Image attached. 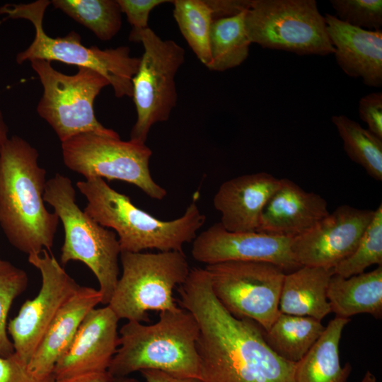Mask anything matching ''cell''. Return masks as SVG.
I'll use <instances>...</instances> for the list:
<instances>
[{
	"label": "cell",
	"instance_id": "cell-34",
	"mask_svg": "<svg viewBox=\"0 0 382 382\" xmlns=\"http://www.w3.org/2000/svg\"><path fill=\"white\" fill-rule=\"evenodd\" d=\"M54 376L41 378L33 374L27 365L21 363L13 354L8 357H0V382H54Z\"/></svg>",
	"mask_w": 382,
	"mask_h": 382
},
{
	"label": "cell",
	"instance_id": "cell-3",
	"mask_svg": "<svg viewBox=\"0 0 382 382\" xmlns=\"http://www.w3.org/2000/svg\"><path fill=\"white\" fill-rule=\"evenodd\" d=\"M76 186L87 199L84 212L116 232L121 252L183 251V245L196 238L206 220L197 205L198 192L180 217L163 221L136 207L128 196L110 187L103 178L79 181Z\"/></svg>",
	"mask_w": 382,
	"mask_h": 382
},
{
	"label": "cell",
	"instance_id": "cell-26",
	"mask_svg": "<svg viewBox=\"0 0 382 382\" xmlns=\"http://www.w3.org/2000/svg\"><path fill=\"white\" fill-rule=\"evenodd\" d=\"M332 122L349 158L362 166L372 178L381 181L382 139L345 115H334Z\"/></svg>",
	"mask_w": 382,
	"mask_h": 382
},
{
	"label": "cell",
	"instance_id": "cell-11",
	"mask_svg": "<svg viewBox=\"0 0 382 382\" xmlns=\"http://www.w3.org/2000/svg\"><path fill=\"white\" fill-rule=\"evenodd\" d=\"M62 149L65 166L86 180L125 181L155 199H163L167 195L151 177L149 164L152 151L146 144L83 133L62 142Z\"/></svg>",
	"mask_w": 382,
	"mask_h": 382
},
{
	"label": "cell",
	"instance_id": "cell-38",
	"mask_svg": "<svg viewBox=\"0 0 382 382\" xmlns=\"http://www.w3.org/2000/svg\"><path fill=\"white\" fill-rule=\"evenodd\" d=\"M8 129L4 120L2 112L0 110V150L8 139Z\"/></svg>",
	"mask_w": 382,
	"mask_h": 382
},
{
	"label": "cell",
	"instance_id": "cell-15",
	"mask_svg": "<svg viewBox=\"0 0 382 382\" xmlns=\"http://www.w3.org/2000/svg\"><path fill=\"white\" fill-rule=\"evenodd\" d=\"M290 238L262 232H231L215 223L193 240V258L206 265L228 261L265 262L286 272L301 266L294 260Z\"/></svg>",
	"mask_w": 382,
	"mask_h": 382
},
{
	"label": "cell",
	"instance_id": "cell-22",
	"mask_svg": "<svg viewBox=\"0 0 382 382\" xmlns=\"http://www.w3.org/2000/svg\"><path fill=\"white\" fill-rule=\"evenodd\" d=\"M327 297L335 317L349 319L354 315L368 313L382 316V265L375 270L345 278L333 274Z\"/></svg>",
	"mask_w": 382,
	"mask_h": 382
},
{
	"label": "cell",
	"instance_id": "cell-1",
	"mask_svg": "<svg viewBox=\"0 0 382 382\" xmlns=\"http://www.w3.org/2000/svg\"><path fill=\"white\" fill-rule=\"evenodd\" d=\"M177 291L178 306L198 324L202 382H294L296 363L272 350L258 324L232 316L222 306L205 269L190 270Z\"/></svg>",
	"mask_w": 382,
	"mask_h": 382
},
{
	"label": "cell",
	"instance_id": "cell-8",
	"mask_svg": "<svg viewBox=\"0 0 382 382\" xmlns=\"http://www.w3.org/2000/svg\"><path fill=\"white\" fill-rule=\"evenodd\" d=\"M30 63L43 86L37 112L61 142L83 133L120 137L116 132L103 126L94 112L95 98L110 85L103 76L84 67H79L74 75H66L54 69L50 62L35 59Z\"/></svg>",
	"mask_w": 382,
	"mask_h": 382
},
{
	"label": "cell",
	"instance_id": "cell-7",
	"mask_svg": "<svg viewBox=\"0 0 382 382\" xmlns=\"http://www.w3.org/2000/svg\"><path fill=\"white\" fill-rule=\"evenodd\" d=\"M120 257L122 273L107 305L119 319L149 322V311L180 308L174 290L190 270L183 251L121 252Z\"/></svg>",
	"mask_w": 382,
	"mask_h": 382
},
{
	"label": "cell",
	"instance_id": "cell-31",
	"mask_svg": "<svg viewBox=\"0 0 382 382\" xmlns=\"http://www.w3.org/2000/svg\"><path fill=\"white\" fill-rule=\"evenodd\" d=\"M336 17L350 25L381 30V0H330Z\"/></svg>",
	"mask_w": 382,
	"mask_h": 382
},
{
	"label": "cell",
	"instance_id": "cell-32",
	"mask_svg": "<svg viewBox=\"0 0 382 382\" xmlns=\"http://www.w3.org/2000/svg\"><path fill=\"white\" fill-rule=\"evenodd\" d=\"M122 13L132 26L129 40L134 42L138 34L149 28V16L156 6L171 1L166 0H117Z\"/></svg>",
	"mask_w": 382,
	"mask_h": 382
},
{
	"label": "cell",
	"instance_id": "cell-30",
	"mask_svg": "<svg viewBox=\"0 0 382 382\" xmlns=\"http://www.w3.org/2000/svg\"><path fill=\"white\" fill-rule=\"evenodd\" d=\"M26 272L10 262H0V357H8L14 353L11 340L8 337L7 316L16 297L27 288Z\"/></svg>",
	"mask_w": 382,
	"mask_h": 382
},
{
	"label": "cell",
	"instance_id": "cell-13",
	"mask_svg": "<svg viewBox=\"0 0 382 382\" xmlns=\"http://www.w3.org/2000/svg\"><path fill=\"white\" fill-rule=\"evenodd\" d=\"M28 262L40 272L39 293L27 300L7 324L15 357L28 365L65 303L80 287L56 258L43 250L28 255Z\"/></svg>",
	"mask_w": 382,
	"mask_h": 382
},
{
	"label": "cell",
	"instance_id": "cell-14",
	"mask_svg": "<svg viewBox=\"0 0 382 382\" xmlns=\"http://www.w3.org/2000/svg\"><path fill=\"white\" fill-rule=\"evenodd\" d=\"M374 210L341 205L306 233L291 241L294 260L301 267L333 269L355 250Z\"/></svg>",
	"mask_w": 382,
	"mask_h": 382
},
{
	"label": "cell",
	"instance_id": "cell-19",
	"mask_svg": "<svg viewBox=\"0 0 382 382\" xmlns=\"http://www.w3.org/2000/svg\"><path fill=\"white\" fill-rule=\"evenodd\" d=\"M327 31L339 66L369 86L382 85V31L367 30L325 13Z\"/></svg>",
	"mask_w": 382,
	"mask_h": 382
},
{
	"label": "cell",
	"instance_id": "cell-29",
	"mask_svg": "<svg viewBox=\"0 0 382 382\" xmlns=\"http://www.w3.org/2000/svg\"><path fill=\"white\" fill-rule=\"evenodd\" d=\"M373 265H382V205L374 210L355 250L333 269V274L345 278L364 272Z\"/></svg>",
	"mask_w": 382,
	"mask_h": 382
},
{
	"label": "cell",
	"instance_id": "cell-18",
	"mask_svg": "<svg viewBox=\"0 0 382 382\" xmlns=\"http://www.w3.org/2000/svg\"><path fill=\"white\" fill-rule=\"evenodd\" d=\"M279 183L280 179L265 172L223 183L213 199L214 208L221 214L222 226L231 232L257 231L262 212Z\"/></svg>",
	"mask_w": 382,
	"mask_h": 382
},
{
	"label": "cell",
	"instance_id": "cell-33",
	"mask_svg": "<svg viewBox=\"0 0 382 382\" xmlns=\"http://www.w3.org/2000/svg\"><path fill=\"white\" fill-rule=\"evenodd\" d=\"M359 114L368 125V130L382 139V93L374 92L362 97Z\"/></svg>",
	"mask_w": 382,
	"mask_h": 382
},
{
	"label": "cell",
	"instance_id": "cell-39",
	"mask_svg": "<svg viewBox=\"0 0 382 382\" xmlns=\"http://www.w3.org/2000/svg\"><path fill=\"white\" fill-rule=\"evenodd\" d=\"M360 382H377L375 375L370 371H366Z\"/></svg>",
	"mask_w": 382,
	"mask_h": 382
},
{
	"label": "cell",
	"instance_id": "cell-24",
	"mask_svg": "<svg viewBox=\"0 0 382 382\" xmlns=\"http://www.w3.org/2000/svg\"><path fill=\"white\" fill-rule=\"evenodd\" d=\"M321 321L311 317L279 313L270 329L264 331L267 343L279 357L296 363L323 334Z\"/></svg>",
	"mask_w": 382,
	"mask_h": 382
},
{
	"label": "cell",
	"instance_id": "cell-5",
	"mask_svg": "<svg viewBox=\"0 0 382 382\" xmlns=\"http://www.w3.org/2000/svg\"><path fill=\"white\" fill-rule=\"evenodd\" d=\"M44 200L53 207L64 227L62 265L84 263L98 279L101 303L108 305L119 279L121 250L117 234L79 208L75 189L66 176L57 173L46 182Z\"/></svg>",
	"mask_w": 382,
	"mask_h": 382
},
{
	"label": "cell",
	"instance_id": "cell-40",
	"mask_svg": "<svg viewBox=\"0 0 382 382\" xmlns=\"http://www.w3.org/2000/svg\"><path fill=\"white\" fill-rule=\"evenodd\" d=\"M112 382H139V381L127 376L113 377Z\"/></svg>",
	"mask_w": 382,
	"mask_h": 382
},
{
	"label": "cell",
	"instance_id": "cell-41",
	"mask_svg": "<svg viewBox=\"0 0 382 382\" xmlns=\"http://www.w3.org/2000/svg\"><path fill=\"white\" fill-rule=\"evenodd\" d=\"M1 261H2V259H1V257H0V262H1Z\"/></svg>",
	"mask_w": 382,
	"mask_h": 382
},
{
	"label": "cell",
	"instance_id": "cell-37",
	"mask_svg": "<svg viewBox=\"0 0 382 382\" xmlns=\"http://www.w3.org/2000/svg\"><path fill=\"white\" fill-rule=\"evenodd\" d=\"M113 376L108 371L78 374L56 379L54 382H112Z\"/></svg>",
	"mask_w": 382,
	"mask_h": 382
},
{
	"label": "cell",
	"instance_id": "cell-17",
	"mask_svg": "<svg viewBox=\"0 0 382 382\" xmlns=\"http://www.w3.org/2000/svg\"><path fill=\"white\" fill-rule=\"evenodd\" d=\"M329 213L328 203L320 195L282 178L262 212L257 232L292 239L310 230Z\"/></svg>",
	"mask_w": 382,
	"mask_h": 382
},
{
	"label": "cell",
	"instance_id": "cell-35",
	"mask_svg": "<svg viewBox=\"0 0 382 382\" xmlns=\"http://www.w3.org/2000/svg\"><path fill=\"white\" fill-rule=\"evenodd\" d=\"M210 7L214 21L234 16L248 10L252 0H206Z\"/></svg>",
	"mask_w": 382,
	"mask_h": 382
},
{
	"label": "cell",
	"instance_id": "cell-6",
	"mask_svg": "<svg viewBox=\"0 0 382 382\" xmlns=\"http://www.w3.org/2000/svg\"><path fill=\"white\" fill-rule=\"evenodd\" d=\"M50 4L47 0H37L29 4H6L0 7V14L6 15L5 19L24 18L35 28V38L25 50L17 54V63L35 59L54 60L88 68L109 81L117 98L132 97V81L137 72L140 58L132 57L126 46L105 50L85 47L81 42L80 35L74 30L64 37L54 38L47 35L42 20Z\"/></svg>",
	"mask_w": 382,
	"mask_h": 382
},
{
	"label": "cell",
	"instance_id": "cell-16",
	"mask_svg": "<svg viewBox=\"0 0 382 382\" xmlns=\"http://www.w3.org/2000/svg\"><path fill=\"white\" fill-rule=\"evenodd\" d=\"M119 320L108 306L91 310L57 360L53 371L55 380L108 371L119 346Z\"/></svg>",
	"mask_w": 382,
	"mask_h": 382
},
{
	"label": "cell",
	"instance_id": "cell-9",
	"mask_svg": "<svg viewBox=\"0 0 382 382\" xmlns=\"http://www.w3.org/2000/svg\"><path fill=\"white\" fill-rule=\"evenodd\" d=\"M244 23L250 42L263 48L299 55L335 52L315 0H252Z\"/></svg>",
	"mask_w": 382,
	"mask_h": 382
},
{
	"label": "cell",
	"instance_id": "cell-20",
	"mask_svg": "<svg viewBox=\"0 0 382 382\" xmlns=\"http://www.w3.org/2000/svg\"><path fill=\"white\" fill-rule=\"evenodd\" d=\"M101 300L98 289L80 286L62 306L28 364L33 374L41 378L54 376L57 360L73 340L86 315L101 303Z\"/></svg>",
	"mask_w": 382,
	"mask_h": 382
},
{
	"label": "cell",
	"instance_id": "cell-4",
	"mask_svg": "<svg viewBox=\"0 0 382 382\" xmlns=\"http://www.w3.org/2000/svg\"><path fill=\"white\" fill-rule=\"evenodd\" d=\"M198 335L195 318L182 308L159 312L158 320L151 325L128 321L120 329V347L108 371L122 377L137 371L158 370L199 378Z\"/></svg>",
	"mask_w": 382,
	"mask_h": 382
},
{
	"label": "cell",
	"instance_id": "cell-27",
	"mask_svg": "<svg viewBox=\"0 0 382 382\" xmlns=\"http://www.w3.org/2000/svg\"><path fill=\"white\" fill-rule=\"evenodd\" d=\"M51 4L102 40L112 39L122 25V11L117 0H53Z\"/></svg>",
	"mask_w": 382,
	"mask_h": 382
},
{
	"label": "cell",
	"instance_id": "cell-36",
	"mask_svg": "<svg viewBox=\"0 0 382 382\" xmlns=\"http://www.w3.org/2000/svg\"><path fill=\"white\" fill-rule=\"evenodd\" d=\"M140 372L146 382H202L196 377L179 376L158 370H143Z\"/></svg>",
	"mask_w": 382,
	"mask_h": 382
},
{
	"label": "cell",
	"instance_id": "cell-28",
	"mask_svg": "<svg viewBox=\"0 0 382 382\" xmlns=\"http://www.w3.org/2000/svg\"><path fill=\"white\" fill-rule=\"evenodd\" d=\"M173 17L183 37L207 67L211 62L209 34L214 21L206 0H174Z\"/></svg>",
	"mask_w": 382,
	"mask_h": 382
},
{
	"label": "cell",
	"instance_id": "cell-2",
	"mask_svg": "<svg viewBox=\"0 0 382 382\" xmlns=\"http://www.w3.org/2000/svg\"><path fill=\"white\" fill-rule=\"evenodd\" d=\"M38 157L16 135L0 150V226L9 243L28 255L51 250L59 221L45 205L46 171Z\"/></svg>",
	"mask_w": 382,
	"mask_h": 382
},
{
	"label": "cell",
	"instance_id": "cell-21",
	"mask_svg": "<svg viewBox=\"0 0 382 382\" xmlns=\"http://www.w3.org/2000/svg\"><path fill=\"white\" fill-rule=\"evenodd\" d=\"M332 274V269L308 266L286 273L279 298V312L321 321L331 312L327 291Z\"/></svg>",
	"mask_w": 382,
	"mask_h": 382
},
{
	"label": "cell",
	"instance_id": "cell-23",
	"mask_svg": "<svg viewBox=\"0 0 382 382\" xmlns=\"http://www.w3.org/2000/svg\"><path fill=\"white\" fill-rule=\"evenodd\" d=\"M349 319L335 317L304 357L296 363L294 382H347L352 371L349 363L342 366L340 342Z\"/></svg>",
	"mask_w": 382,
	"mask_h": 382
},
{
	"label": "cell",
	"instance_id": "cell-12",
	"mask_svg": "<svg viewBox=\"0 0 382 382\" xmlns=\"http://www.w3.org/2000/svg\"><path fill=\"white\" fill-rule=\"evenodd\" d=\"M212 289L222 306L238 318L270 329L279 314L281 289L286 272L265 262L228 261L206 265Z\"/></svg>",
	"mask_w": 382,
	"mask_h": 382
},
{
	"label": "cell",
	"instance_id": "cell-25",
	"mask_svg": "<svg viewBox=\"0 0 382 382\" xmlns=\"http://www.w3.org/2000/svg\"><path fill=\"white\" fill-rule=\"evenodd\" d=\"M246 11L213 21L209 34V70L224 71L239 66L248 57L251 42L245 28Z\"/></svg>",
	"mask_w": 382,
	"mask_h": 382
},
{
	"label": "cell",
	"instance_id": "cell-10",
	"mask_svg": "<svg viewBox=\"0 0 382 382\" xmlns=\"http://www.w3.org/2000/svg\"><path fill=\"white\" fill-rule=\"evenodd\" d=\"M134 42L142 43L144 53L132 81L137 117L130 140L145 144L152 126L167 121L176 105L175 79L185 52L176 42L162 40L150 28L141 31Z\"/></svg>",
	"mask_w": 382,
	"mask_h": 382
}]
</instances>
